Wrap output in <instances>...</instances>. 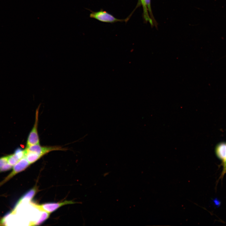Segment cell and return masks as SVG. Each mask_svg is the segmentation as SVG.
I'll return each instance as SVG.
<instances>
[{"mask_svg":"<svg viewBox=\"0 0 226 226\" xmlns=\"http://www.w3.org/2000/svg\"><path fill=\"white\" fill-rule=\"evenodd\" d=\"M33 153L39 159L44 155L52 151L65 150L67 149L59 146H44L35 144L27 147L25 149Z\"/></svg>","mask_w":226,"mask_h":226,"instance_id":"cell-1","label":"cell"},{"mask_svg":"<svg viewBox=\"0 0 226 226\" xmlns=\"http://www.w3.org/2000/svg\"><path fill=\"white\" fill-rule=\"evenodd\" d=\"M75 203L72 201L66 200L62 202L47 203L40 204L33 203H31L34 207L38 210L51 214L63 206L73 204Z\"/></svg>","mask_w":226,"mask_h":226,"instance_id":"cell-2","label":"cell"},{"mask_svg":"<svg viewBox=\"0 0 226 226\" xmlns=\"http://www.w3.org/2000/svg\"><path fill=\"white\" fill-rule=\"evenodd\" d=\"M89 16L91 18L105 23H114L123 21L125 20L117 19L112 14L103 10L97 12H92L90 14Z\"/></svg>","mask_w":226,"mask_h":226,"instance_id":"cell-3","label":"cell"},{"mask_svg":"<svg viewBox=\"0 0 226 226\" xmlns=\"http://www.w3.org/2000/svg\"><path fill=\"white\" fill-rule=\"evenodd\" d=\"M40 105L36 110L35 120L33 127L30 132L27 142V147L35 144H40L39 139L38 132L39 112Z\"/></svg>","mask_w":226,"mask_h":226,"instance_id":"cell-4","label":"cell"},{"mask_svg":"<svg viewBox=\"0 0 226 226\" xmlns=\"http://www.w3.org/2000/svg\"><path fill=\"white\" fill-rule=\"evenodd\" d=\"M30 164L25 157L21 159L13 166L11 172L3 181L0 182V186L16 174L24 170Z\"/></svg>","mask_w":226,"mask_h":226,"instance_id":"cell-5","label":"cell"},{"mask_svg":"<svg viewBox=\"0 0 226 226\" xmlns=\"http://www.w3.org/2000/svg\"><path fill=\"white\" fill-rule=\"evenodd\" d=\"M215 153L218 158L222 161L223 170L220 178L222 179L226 173V143L223 142L217 145Z\"/></svg>","mask_w":226,"mask_h":226,"instance_id":"cell-6","label":"cell"},{"mask_svg":"<svg viewBox=\"0 0 226 226\" xmlns=\"http://www.w3.org/2000/svg\"><path fill=\"white\" fill-rule=\"evenodd\" d=\"M38 190V189L37 186L34 187L20 198L17 205L23 202H30L37 192Z\"/></svg>","mask_w":226,"mask_h":226,"instance_id":"cell-7","label":"cell"},{"mask_svg":"<svg viewBox=\"0 0 226 226\" xmlns=\"http://www.w3.org/2000/svg\"><path fill=\"white\" fill-rule=\"evenodd\" d=\"M50 214L47 212H43L38 219L36 221L31 223L30 225H38L41 224L49 217Z\"/></svg>","mask_w":226,"mask_h":226,"instance_id":"cell-8","label":"cell"},{"mask_svg":"<svg viewBox=\"0 0 226 226\" xmlns=\"http://www.w3.org/2000/svg\"><path fill=\"white\" fill-rule=\"evenodd\" d=\"M19 160L14 154L8 156V163L13 166Z\"/></svg>","mask_w":226,"mask_h":226,"instance_id":"cell-9","label":"cell"},{"mask_svg":"<svg viewBox=\"0 0 226 226\" xmlns=\"http://www.w3.org/2000/svg\"><path fill=\"white\" fill-rule=\"evenodd\" d=\"M25 153L24 150L21 148H17L15 151L14 153L19 160L24 157Z\"/></svg>","mask_w":226,"mask_h":226,"instance_id":"cell-10","label":"cell"},{"mask_svg":"<svg viewBox=\"0 0 226 226\" xmlns=\"http://www.w3.org/2000/svg\"><path fill=\"white\" fill-rule=\"evenodd\" d=\"M13 166L7 162L0 168V172L9 170L13 167Z\"/></svg>","mask_w":226,"mask_h":226,"instance_id":"cell-11","label":"cell"},{"mask_svg":"<svg viewBox=\"0 0 226 226\" xmlns=\"http://www.w3.org/2000/svg\"><path fill=\"white\" fill-rule=\"evenodd\" d=\"M8 162V156L0 158V168Z\"/></svg>","mask_w":226,"mask_h":226,"instance_id":"cell-12","label":"cell"},{"mask_svg":"<svg viewBox=\"0 0 226 226\" xmlns=\"http://www.w3.org/2000/svg\"><path fill=\"white\" fill-rule=\"evenodd\" d=\"M151 0H144L146 6L147 7L148 11L150 13V14L152 15V11L151 7Z\"/></svg>","mask_w":226,"mask_h":226,"instance_id":"cell-13","label":"cell"},{"mask_svg":"<svg viewBox=\"0 0 226 226\" xmlns=\"http://www.w3.org/2000/svg\"><path fill=\"white\" fill-rule=\"evenodd\" d=\"M213 202L215 205L217 207H218L220 205V201L217 198L214 199L213 200Z\"/></svg>","mask_w":226,"mask_h":226,"instance_id":"cell-14","label":"cell"}]
</instances>
